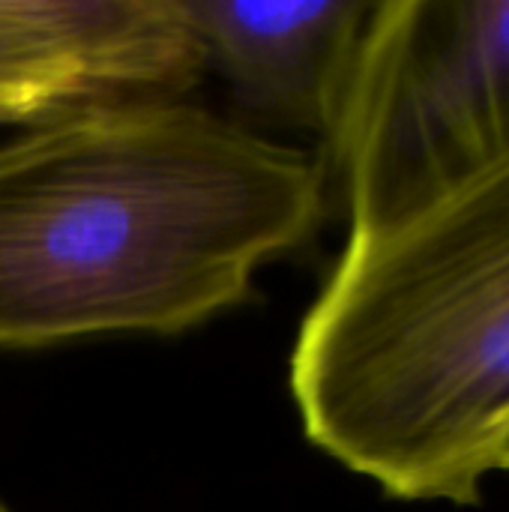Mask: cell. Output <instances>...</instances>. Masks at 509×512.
<instances>
[{
  "label": "cell",
  "mask_w": 509,
  "mask_h": 512,
  "mask_svg": "<svg viewBox=\"0 0 509 512\" xmlns=\"http://www.w3.org/2000/svg\"><path fill=\"white\" fill-rule=\"evenodd\" d=\"M327 189L324 156L183 96L39 120L0 144V348L195 330L312 237Z\"/></svg>",
  "instance_id": "1"
},
{
  "label": "cell",
  "mask_w": 509,
  "mask_h": 512,
  "mask_svg": "<svg viewBox=\"0 0 509 512\" xmlns=\"http://www.w3.org/2000/svg\"><path fill=\"white\" fill-rule=\"evenodd\" d=\"M303 435L408 504L474 507L509 471V156L348 231L288 366Z\"/></svg>",
  "instance_id": "2"
},
{
  "label": "cell",
  "mask_w": 509,
  "mask_h": 512,
  "mask_svg": "<svg viewBox=\"0 0 509 512\" xmlns=\"http://www.w3.org/2000/svg\"><path fill=\"white\" fill-rule=\"evenodd\" d=\"M204 72L180 0H0V123L174 99Z\"/></svg>",
  "instance_id": "4"
},
{
  "label": "cell",
  "mask_w": 509,
  "mask_h": 512,
  "mask_svg": "<svg viewBox=\"0 0 509 512\" xmlns=\"http://www.w3.org/2000/svg\"><path fill=\"white\" fill-rule=\"evenodd\" d=\"M0 512H9V510H6V507H3V501H0Z\"/></svg>",
  "instance_id": "6"
},
{
  "label": "cell",
  "mask_w": 509,
  "mask_h": 512,
  "mask_svg": "<svg viewBox=\"0 0 509 512\" xmlns=\"http://www.w3.org/2000/svg\"><path fill=\"white\" fill-rule=\"evenodd\" d=\"M327 150L348 231L509 156V0H378Z\"/></svg>",
  "instance_id": "3"
},
{
  "label": "cell",
  "mask_w": 509,
  "mask_h": 512,
  "mask_svg": "<svg viewBox=\"0 0 509 512\" xmlns=\"http://www.w3.org/2000/svg\"><path fill=\"white\" fill-rule=\"evenodd\" d=\"M369 0H180L204 69H213L243 126H273L330 141L357 51L372 15Z\"/></svg>",
  "instance_id": "5"
}]
</instances>
